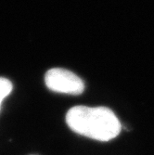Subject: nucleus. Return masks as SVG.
<instances>
[{
  "mask_svg": "<svg viewBox=\"0 0 154 155\" xmlns=\"http://www.w3.org/2000/svg\"><path fill=\"white\" fill-rule=\"evenodd\" d=\"M66 124L74 132L99 141L115 138L122 129L114 112L106 107H74L67 112Z\"/></svg>",
  "mask_w": 154,
  "mask_h": 155,
  "instance_id": "f257e3e1",
  "label": "nucleus"
},
{
  "mask_svg": "<svg viewBox=\"0 0 154 155\" xmlns=\"http://www.w3.org/2000/svg\"><path fill=\"white\" fill-rule=\"evenodd\" d=\"M45 82L50 90L59 93L79 95L85 90V84L82 79L62 68H53L48 71Z\"/></svg>",
  "mask_w": 154,
  "mask_h": 155,
  "instance_id": "f03ea898",
  "label": "nucleus"
},
{
  "mask_svg": "<svg viewBox=\"0 0 154 155\" xmlns=\"http://www.w3.org/2000/svg\"><path fill=\"white\" fill-rule=\"evenodd\" d=\"M12 91V84L9 80L6 78H0V101H3L4 98L10 94Z\"/></svg>",
  "mask_w": 154,
  "mask_h": 155,
  "instance_id": "7ed1b4c3",
  "label": "nucleus"
},
{
  "mask_svg": "<svg viewBox=\"0 0 154 155\" xmlns=\"http://www.w3.org/2000/svg\"><path fill=\"white\" fill-rule=\"evenodd\" d=\"M1 102H2V101H0V106H1Z\"/></svg>",
  "mask_w": 154,
  "mask_h": 155,
  "instance_id": "20e7f679",
  "label": "nucleus"
}]
</instances>
